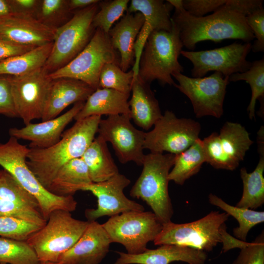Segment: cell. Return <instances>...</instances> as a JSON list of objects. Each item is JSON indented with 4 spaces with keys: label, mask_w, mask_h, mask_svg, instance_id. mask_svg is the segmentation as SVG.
<instances>
[{
    "label": "cell",
    "mask_w": 264,
    "mask_h": 264,
    "mask_svg": "<svg viewBox=\"0 0 264 264\" xmlns=\"http://www.w3.org/2000/svg\"><path fill=\"white\" fill-rule=\"evenodd\" d=\"M13 13L36 18L40 0H9Z\"/></svg>",
    "instance_id": "bcb514c9"
},
{
    "label": "cell",
    "mask_w": 264,
    "mask_h": 264,
    "mask_svg": "<svg viewBox=\"0 0 264 264\" xmlns=\"http://www.w3.org/2000/svg\"><path fill=\"white\" fill-rule=\"evenodd\" d=\"M0 114L10 118L18 117L7 75H0Z\"/></svg>",
    "instance_id": "7bdbcfd3"
},
{
    "label": "cell",
    "mask_w": 264,
    "mask_h": 264,
    "mask_svg": "<svg viewBox=\"0 0 264 264\" xmlns=\"http://www.w3.org/2000/svg\"><path fill=\"white\" fill-rule=\"evenodd\" d=\"M13 14L9 0H0V19Z\"/></svg>",
    "instance_id": "c3c4849f"
},
{
    "label": "cell",
    "mask_w": 264,
    "mask_h": 264,
    "mask_svg": "<svg viewBox=\"0 0 264 264\" xmlns=\"http://www.w3.org/2000/svg\"><path fill=\"white\" fill-rule=\"evenodd\" d=\"M172 76L178 82L174 86L190 99L197 118L222 116L226 87L230 82L228 76L219 72L201 78L190 77L182 73Z\"/></svg>",
    "instance_id": "4fadbf2b"
},
{
    "label": "cell",
    "mask_w": 264,
    "mask_h": 264,
    "mask_svg": "<svg viewBox=\"0 0 264 264\" xmlns=\"http://www.w3.org/2000/svg\"><path fill=\"white\" fill-rule=\"evenodd\" d=\"M252 48L250 42L234 43L213 49L194 51L182 50L180 54L192 63L191 75L201 78L210 71L221 73L229 77L233 74L242 73L248 70L252 62L246 57Z\"/></svg>",
    "instance_id": "5bb4252c"
},
{
    "label": "cell",
    "mask_w": 264,
    "mask_h": 264,
    "mask_svg": "<svg viewBox=\"0 0 264 264\" xmlns=\"http://www.w3.org/2000/svg\"><path fill=\"white\" fill-rule=\"evenodd\" d=\"M144 22L141 13L126 12L108 33L112 47L119 52V67L125 72L134 65L135 44Z\"/></svg>",
    "instance_id": "d4e9b609"
},
{
    "label": "cell",
    "mask_w": 264,
    "mask_h": 264,
    "mask_svg": "<svg viewBox=\"0 0 264 264\" xmlns=\"http://www.w3.org/2000/svg\"><path fill=\"white\" fill-rule=\"evenodd\" d=\"M130 95L112 89L98 88L89 96L74 119L77 121L103 115L121 114L131 117Z\"/></svg>",
    "instance_id": "4316f807"
},
{
    "label": "cell",
    "mask_w": 264,
    "mask_h": 264,
    "mask_svg": "<svg viewBox=\"0 0 264 264\" xmlns=\"http://www.w3.org/2000/svg\"><path fill=\"white\" fill-rule=\"evenodd\" d=\"M208 200L210 204L220 208L237 220L239 226L233 229V234L240 240L245 242L251 229L264 221V211L232 206L212 193L208 196Z\"/></svg>",
    "instance_id": "d6a6232c"
},
{
    "label": "cell",
    "mask_w": 264,
    "mask_h": 264,
    "mask_svg": "<svg viewBox=\"0 0 264 264\" xmlns=\"http://www.w3.org/2000/svg\"><path fill=\"white\" fill-rule=\"evenodd\" d=\"M118 258L114 264H169L182 262L188 264H204L207 252L194 248L175 244H163L154 249L131 254L116 252Z\"/></svg>",
    "instance_id": "603a6c76"
},
{
    "label": "cell",
    "mask_w": 264,
    "mask_h": 264,
    "mask_svg": "<svg viewBox=\"0 0 264 264\" xmlns=\"http://www.w3.org/2000/svg\"><path fill=\"white\" fill-rule=\"evenodd\" d=\"M18 117L25 125L41 119L52 79L44 66L20 76H9Z\"/></svg>",
    "instance_id": "9a60e30c"
},
{
    "label": "cell",
    "mask_w": 264,
    "mask_h": 264,
    "mask_svg": "<svg viewBox=\"0 0 264 264\" xmlns=\"http://www.w3.org/2000/svg\"><path fill=\"white\" fill-rule=\"evenodd\" d=\"M41 227L16 218L0 216V236L26 241Z\"/></svg>",
    "instance_id": "f35d334b"
},
{
    "label": "cell",
    "mask_w": 264,
    "mask_h": 264,
    "mask_svg": "<svg viewBox=\"0 0 264 264\" xmlns=\"http://www.w3.org/2000/svg\"><path fill=\"white\" fill-rule=\"evenodd\" d=\"M130 183L129 178L118 173L105 181L85 186L82 191L90 192L97 199L96 209L85 210L87 221H96L103 216L112 217L129 211H145L143 205L125 195L124 190Z\"/></svg>",
    "instance_id": "e0dca14e"
},
{
    "label": "cell",
    "mask_w": 264,
    "mask_h": 264,
    "mask_svg": "<svg viewBox=\"0 0 264 264\" xmlns=\"http://www.w3.org/2000/svg\"><path fill=\"white\" fill-rule=\"evenodd\" d=\"M134 77L132 69L123 71L118 64L110 63L103 67L99 80V88L112 89L130 94L131 86Z\"/></svg>",
    "instance_id": "8d00e7d4"
},
{
    "label": "cell",
    "mask_w": 264,
    "mask_h": 264,
    "mask_svg": "<svg viewBox=\"0 0 264 264\" xmlns=\"http://www.w3.org/2000/svg\"><path fill=\"white\" fill-rule=\"evenodd\" d=\"M0 263L41 264L36 253L26 242L0 237Z\"/></svg>",
    "instance_id": "e575fe53"
},
{
    "label": "cell",
    "mask_w": 264,
    "mask_h": 264,
    "mask_svg": "<svg viewBox=\"0 0 264 264\" xmlns=\"http://www.w3.org/2000/svg\"><path fill=\"white\" fill-rule=\"evenodd\" d=\"M232 264H264V230L253 242L241 249Z\"/></svg>",
    "instance_id": "ab89813d"
},
{
    "label": "cell",
    "mask_w": 264,
    "mask_h": 264,
    "mask_svg": "<svg viewBox=\"0 0 264 264\" xmlns=\"http://www.w3.org/2000/svg\"><path fill=\"white\" fill-rule=\"evenodd\" d=\"M131 120V117L121 114L101 119L98 136L111 144L121 163L132 161L142 166L145 132L134 127Z\"/></svg>",
    "instance_id": "2e32d148"
},
{
    "label": "cell",
    "mask_w": 264,
    "mask_h": 264,
    "mask_svg": "<svg viewBox=\"0 0 264 264\" xmlns=\"http://www.w3.org/2000/svg\"><path fill=\"white\" fill-rule=\"evenodd\" d=\"M150 86L137 75L134 77L131 86L132 97L129 101L131 119L146 131L153 127L162 115Z\"/></svg>",
    "instance_id": "484cf974"
},
{
    "label": "cell",
    "mask_w": 264,
    "mask_h": 264,
    "mask_svg": "<svg viewBox=\"0 0 264 264\" xmlns=\"http://www.w3.org/2000/svg\"><path fill=\"white\" fill-rule=\"evenodd\" d=\"M95 90L85 83L68 78L52 79L42 121L54 118L68 106L85 102Z\"/></svg>",
    "instance_id": "cb8c5ba5"
},
{
    "label": "cell",
    "mask_w": 264,
    "mask_h": 264,
    "mask_svg": "<svg viewBox=\"0 0 264 264\" xmlns=\"http://www.w3.org/2000/svg\"><path fill=\"white\" fill-rule=\"evenodd\" d=\"M112 242L122 244L127 253L145 251L147 244L154 241L163 223L151 211H129L113 216L102 224Z\"/></svg>",
    "instance_id": "30bf717a"
},
{
    "label": "cell",
    "mask_w": 264,
    "mask_h": 264,
    "mask_svg": "<svg viewBox=\"0 0 264 264\" xmlns=\"http://www.w3.org/2000/svg\"><path fill=\"white\" fill-rule=\"evenodd\" d=\"M153 129L145 132L144 149L151 153L174 154L183 152L199 138L201 125L190 118L176 117L171 110H166L156 122Z\"/></svg>",
    "instance_id": "8fae6325"
},
{
    "label": "cell",
    "mask_w": 264,
    "mask_h": 264,
    "mask_svg": "<svg viewBox=\"0 0 264 264\" xmlns=\"http://www.w3.org/2000/svg\"><path fill=\"white\" fill-rule=\"evenodd\" d=\"M84 103H76L68 111L54 118L40 123H30L21 128H10L9 134L18 140L30 141L29 148L50 147L60 140L65 128L74 119Z\"/></svg>",
    "instance_id": "d6986e66"
},
{
    "label": "cell",
    "mask_w": 264,
    "mask_h": 264,
    "mask_svg": "<svg viewBox=\"0 0 264 264\" xmlns=\"http://www.w3.org/2000/svg\"><path fill=\"white\" fill-rule=\"evenodd\" d=\"M167 1L175 8L172 20L179 29L183 46L189 50L193 51L201 41L239 39L247 43L255 38L245 17L228 9L225 4L210 15L197 17L184 9L182 0Z\"/></svg>",
    "instance_id": "6da1fadb"
},
{
    "label": "cell",
    "mask_w": 264,
    "mask_h": 264,
    "mask_svg": "<svg viewBox=\"0 0 264 264\" xmlns=\"http://www.w3.org/2000/svg\"><path fill=\"white\" fill-rule=\"evenodd\" d=\"M89 221L72 217L69 211L59 209L49 215L45 224L26 241L42 263H57L83 235Z\"/></svg>",
    "instance_id": "52a82bcc"
},
{
    "label": "cell",
    "mask_w": 264,
    "mask_h": 264,
    "mask_svg": "<svg viewBox=\"0 0 264 264\" xmlns=\"http://www.w3.org/2000/svg\"><path fill=\"white\" fill-rule=\"evenodd\" d=\"M0 264H4V263H0Z\"/></svg>",
    "instance_id": "f907efd6"
},
{
    "label": "cell",
    "mask_w": 264,
    "mask_h": 264,
    "mask_svg": "<svg viewBox=\"0 0 264 264\" xmlns=\"http://www.w3.org/2000/svg\"><path fill=\"white\" fill-rule=\"evenodd\" d=\"M258 163L253 172L248 173L245 168H241L240 176L243 184V191L236 206L255 210L264 203V128L262 126L258 132Z\"/></svg>",
    "instance_id": "83f0119b"
},
{
    "label": "cell",
    "mask_w": 264,
    "mask_h": 264,
    "mask_svg": "<svg viewBox=\"0 0 264 264\" xmlns=\"http://www.w3.org/2000/svg\"><path fill=\"white\" fill-rule=\"evenodd\" d=\"M35 48L17 44L0 37V63L9 58L23 54Z\"/></svg>",
    "instance_id": "ee69618b"
},
{
    "label": "cell",
    "mask_w": 264,
    "mask_h": 264,
    "mask_svg": "<svg viewBox=\"0 0 264 264\" xmlns=\"http://www.w3.org/2000/svg\"><path fill=\"white\" fill-rule=\"evenodd\" d=\"M262 0H227L225 6L245 17L263 6Z\"/></svg>",
    "instance_id": "f6af8a7d"
},
{
    "label": "cell",
    "mask_w": 264,
    "mask_h": 264,
    "mask_svg": "<svg viewBox=\"0 0 264 264\" xmlns=\"http://www.w3.org/2000/svg\"><path fill=\"white\" fill-rule=\"evenodd\" d=\"M81 158L93 183L105 181L119 173L107 143L99 136L94 138Z\"/></svg>",
    "instance_id": "f546056e"
},
{
    "label": "cell",
    "mask_w": 264,
    "mask_h": 264,
    "mask_svg": "<svg viewBox=\"0 0 264 264\" xmlns=\"http://www.w3.org/2000/svg\"><path fill=\"white\" fill-rule=\"evenodd\" d=\"M98 3L74 11L72 17L56 29L51 51L44 66L49 74L67 65L88 44L96 30L92 21Z\"/></svg>",
    "instance_id": "ba28073f"
},
{
    "label": "cell",
    "mask_w": 264,
    "mask_h": 264,
    "mask_svg": "<svg viewBox=\"0 0 264 264\" xmlns=\"http://www.w3.org/2000/svg\"><path fill=\"white\" fill-rule=\"evenodd\" d=\"M245 81L251 89V98L247 109L250 119H255V105L257 99L261 107L264 105V58L252 62L246 71L237 73L229 77V82Z\"/></svg>",
    "instance_id": "836d02e7"
},
{
    "label": "cell",
    "mask_w": 264,
    "mask_h": 264,
    "mask_svg": "<svg viewBox=\"0 0 264 264\" xmlns=\"http://www.w3.org/2000/svg\"><path fill=\"white\" fill-rule=\"evenodd\" d=\"M73 14L67 0H42L36 18L46 26L56 29L66 22Z\"/></svg>",
    "instance_id": "d590c367"
},
{
    "label": "cell",
    "mask_w": 264,
    "mask_h": 264,
    "mask_svg": "<svg viewBox=\"0 0 264 264\" xmlns=\"http://www.w3.org/2000/svg\"><path fill=\"white\" fill-rule=\"evenodd\" d=\"M205 162H206L205 154L202 140L199 138L185 151L176 154L168 179L182 185L187 179L198 173Z\"/></svg>",
    "instance_id": "4dcf8cb0"
},
{
    "label": "cell",
    "mask_w": 264,
    "mask_h": 264,
    "mask_svg": "<svg viewBox=\"0 0 264 264\" xmlns=\"http://www.w3.org/2000/svg\"><path fill=\"white\" fill-rule=\"evenodd\" d=\"M253 143L243 126L229 121L219 133L213 132L202 140L206 163L215 169L229 171L238 168Z\"/></svg>",
    "instance_id": "7c38bea8"
},
{
    "label": "cell",
    "mask_w": 264,
    "mask_h": 264,
    "mask_svg": "<svg viewBox=\"0 0 264 264\" xmlns=\"http://www.w3.org/2000/svg\"><path fill=\"white\" fill-rule=\"evenodd\" d=\"M129 1V0L100 1L99 9L92 21L94 28L100 29L108 34L114 23L126 13Z\"/></svg>",
    "instance_id": "74e56055"
},
{
    "label": "cell",
    "mask_w": 264,
    "mask_h": 264,
    "mask_svg": "<svg viewBox=\"0 0 264 264\" xmlns=\"http://www.w3.org/2000/svg\"><path fill=\"white\" fill-rule=\"evenodd\" d=\"M100 1L98 0H68V7L70 11L73 12L98 3Z\"/></svg>",
    "instance_id": "7dc6e473"
},
{
    "label": "cell",
    "mask_w": 264,
    "mask_h": 264,
    "mask_svg": "<svg viewBox=\"0 0 264 264\" xmlns=\"http://www.w3.org/2000/svg\"><path fill=\"white\" fill-rule=\"evenodd\" d=\"M55 30L31 16L13 13L0 19V37L22 45L37 47L52 43Z\"/></svg>",
    "instance_id": "44dd1931"
},
{
    "label": "cell",
    "mask_w": 264,
    "mask_h": 264,
    "mask_svg": "<svg viewBox=\"0 0 264 264\" xmlns=\"http://www.w3.org/2000/svg\"><path fill=\"white\" fill-rule=\"evenodd\" d=\"M227 0H182V5L190 15L199 17L215 12Z\"/></svg>",
    "instance_id": "b9f144b4"
},
{
    "label": "cell",
    "mask_w": 264,
    "mask_h": 264,
    "mask_svg": "<svg viewBox=\"0 0 264 264\" xmlns=\"http://www.w3.org/2000/svg\"><path fill=\"white\" fill-rule=\"evenodd\" d=\"M29 150V148L21 144L18 139L10 136L6 142L0 143V166L35 198L46 220L55 210H75L77 202L72 196L55 195L41 184L26 163Z\"/></svg>",
    "instance_id": "5b68a950"
},
{
    "label": "cell",
    "mask_w": 264,
    "mask_h": 264,
    "mask_svg": "<svg viewBox=\"0 0 264 264\" xmlns=\"http://www.w3.org/2000/svg\"><path fill=\"white\" fill-rule=\"evenodd\" d=\"M41 264H44V263H41Z\"/></svg>",
    "instance_id": "816d5d0a"
},
{
    "label": "cell",
    "mask_w": 264,
    "mask_h": 264,
    "mask_svg": "<svg viewBox=\"0 0 264 264\" xmlns=\"http://www.w3.org/2000/svg\"><path fill=\"white\" fill-rule=\"evenodd\" d=\"M52 45L53 42L3 61L0 63V75L22 76L44 66Z\"/></svg>",
    "instance_id": "1f68e13d"
},
{
    "label": "cell",
    "mask_w": 264,
    "mask_h": 264,
    "mask_svg": "<svg viewBox=\"0 0 264 264\" xmlns=\"http://www.w3.org/2000/svg\"><path fill=\"white\" fill-rule=\"evenodd\" d=\"M246 21L256 40L252 45L254 52L264 51V9L263 6L245 17Z\"/></svg>",
    "instance_id": "60d3db41"
},
{
    "label": "cell",
    "mask_w": 264,
    "mask_h": 264,
    "mask_svg": "<svg viewBox=\"0 0 264 264\" xmlns=\"http://www.w3.org/2000/svg\"><path fill=\"white\" fill-rule=\"evenodd\" d=\"M120 57L112 47L108 34L96 29L85 48L67 65L49 74L52 79L68 78L82 81L95 90L104 66L110 63L119 65Z\"/></svg>",
    "instance_id": "9c48e42d"
},
{
    "label": "cell",
    "mask_w": 264,
    "mask_h": 264,
    "mask_svg": "<svg viewBox=\"0 0 264 264\" xmlns=\"http://www.w3.org/2000/svg\"><path fill=\"white\" fill-rule=\"evenodd\" d=\"M101 119V116L94 115L76 121L53 146L44 149L29 148L26 163L44 188L47 189L65 164L82 157L95 138Z\"/></svg>",
    "instance_id": "7a4b0ae2"
},
{
    "label": "cell",
    "mask_w": 264,
    "mask_h": 264,
    "mask_svg": "<svg viewBox=\"0 0 264 264\" xmlns=\"http://www.w3.org/2000/svg\"><path fill=\"white\" fill-rule=\"evenodd\" d=\"M44 264H61L59 263H45Z\"/></svg>",
    "instance_id": "681fc988"
},
{
    "label": "cell",
    "mask_w": 264,
    "mask_h": 264,
    "mask_svg": "<svg viewBox=\"0 0 264 264\" xmlns=\"http://www.w3.org/2000/svg\"><path fill=\"white\" fill-rule=\"evenodd\" d=\"M91 183L87 167L80 157L65 164L58 171L47 190L58 196H73Z\"/></svg>",
    "instance_id": "f1b7e54d"
},
{
    "label": "cell",
    "mask_w": 264,
    "mask_h": 264,
    "mask_svg": "<svg viewBox=\"0 0 264 264\" xmlns=\"http://www.w3.org/2000/svg\"><path fill=\"white\" fill-rule=\"evenodd\" d=\"M162 0H132L127 12H140L144 16V22L135 44V61L132 70L138 74L139 62L145 44L149 35L154 31H170L172 23L170 11L173 7Z\"/></svg>",
    "instance_id": "7402d4cb"
},
{
    "label": "cell",
    "mask_w": 264,
    "mask_h": 264,
    "mask_svg": "<svg viewBox=\"0 0 264 264\" xmlns=\"http://www.w3.org/2000/svg\"><path fill=\"white\" fill-rule=\"evenodd\" d=\"M225 212L212 211L194 221L163 223L162 228L153 241L155 245L175 244L210 252L218 243L223 245L222 251L242 248L244 243L227 232L225 222L229 218Z\"/></svg>",
    "instance_id": "3957f363"
},
{
    "label": "cell",
    "mask_w": 264,
    "mask_h": 264,
    "mask_svg": "<svg viewBox=\"0 0 264 264\" xmlns=\"http://www.w3.org/2000/svg\"><path fill=\"white\" fill-rule=\"evenodd\" d=\"M175 158L170 153L145 154L142 172L130 191V196L145 201L162 223L171 221L174 214L168 176Z\"/></svg>",
    "instance_id": "8992f818"
},
{
    "label": "cell",
    "mask_w": 264,
    "mask_h": 264,
    "mask_svg": "<svg viewBox=\"0 0 264 264\" xmlns=\"http://www.w3.org/2000/svg\"><path fill=\"white\" fill-rule=\"evenodd\" d=\"M0 216L16 218L41 227L47 221L35 198L4 169L0 170Z\"/></svg>",
    "instance_id": "ac0fdd59"
},
{
    "label": "cell",
    "mask_w": 264,
    "mask_h": 264,
    "mask_svg": "<svg viewBox=\"0 0 264 264\" xmlns=\"http://www.w3.org/2000/svg\"><path fill=\"white\" fill-rule=\"evenodd\" d=\"M171 20V30L153 31L142 51L137 76L149 84L157 80L163 86H174L172 75L183 72L178 60L183 45L179 29Z\"/></svg>",
    "instance_id": "277c9868"
},
{
    "label": "cell",
    "mask_w": 264,
    "mask_h": 264,
    "mask_svg": "<svg viewBox=\"0 0 264 264\" xmlns=\"http://www.w3.org/2000/svg\"><path fill=\"white\" fill-rule=\"evenodd\" d=\"M111 242L102 226L96 221L89 222L87 229L57 263L61 264H99L109 251Z\"/></svg>",
    "instance_id": "ffe728a7"
}]
</instances>
